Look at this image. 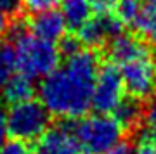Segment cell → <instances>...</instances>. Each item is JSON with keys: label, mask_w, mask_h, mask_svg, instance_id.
<instances>
[{"label": "cell", "mask_w": 156, "mask_h": 154, "mask_svg": "<svg viewBox=\"0 0 156 154\" xmlns=\"http://www.w3.org/2000/svg\"><path fill=\"white\" fill-rule=\"evenodd\" d=\"M11 49L14 68L31 80L47 76L52 69H56L61 57V50L56 47V44L47 42L37 37L33 31H26L23 28H17L14 31Z\"/></svg>", "instance_id": "cell-2"}, {"label": "cell", "mask_w": 156, "mask_h": 154, "mask_svg": "<svg viewBox=\"0 0 156 154\" xmlns=\"http://www.w3.org/2000/svg\"><path fill=\"white\" fill-rule=\"evenodd\" d=\"M66 23L62 17L61 11L50 9V11H44L35 14L33 21H31V31L37 37L56 44L59 40H62L64 31H66Z\"/></svg>", "instance_id": "cell-10"}, {"label": "cell", "mask_w": 156, "mask_h": 154, "mask_svg": "<svg viewBox=\"0 0 156 154\" xmlns=\"http://www.w3.org/2000/svg\"><path fill=\"white\" fill-rule=\"evenodd\" d=\"M33 154H85L82 145L78 144L73 128L64 125L49 128L37 140Z\"/></svg>", "instance_id": "cell-8"}, {"label": "cell", "mask_w": 156, "mask_h": 154, "mask_svg": "<svg viewBox=\"0 0 156 154\" xmlns=\"http://www.w3.org/2000/svg\"><path fill=\"white\" fill-rule=\"evenodd\" d=\"M142 132L139 142H156V92L151 95L142 107Z\"/></svg>", "instance_id": "cell-15"}, {"label": "cell", "mask_w": 156, "mask_h": 154, "mask_svg": "<svg viewBox=\"0 0 156 154\" xmlns=\"http://www.w3.org/2000/svg\"><path fill=\"white\" fill-rule=\"evenodd\" d=\"M9 28H11V14L0 9V37H4L9 31Z\"/></svg>", "instance_id": "cell-22"}, {"label": "cell", "mask_w": 156, "mask_h": 154, "mask_svg": "<svg viewBox=\"0 0 156 154\" xmlns=\"http://www.w3.org/2000/svg\"><path fill=\"white\" fill-rule=\"evenodd\" d=\"M50 123V113L38 100H24L12 104L7 111V125L9 135L19 142H33L38 140L47 130Z\"/></svg>", "instance_id": "cell-4"}, {"label": "cell", "mask_w": 156, "mask_h": 154, "mask_svg": "<svg viewBox=\"0 0 156 154\" xmlns=\"http://www.w3.org/2000/svg\"><path fill=\"white\" fill-rule=\"evenodd\" d=\"M125 85L122 75L113 62L99 68L95 78L94 97H92V109L102 114H113L116 107L125 99Z\"/></svg>", "instance_id": "cell-6"}, {"label": "cell", "mask_w": 156, "mask_h": 154, "mask_svg": "<svg viewBox=\"0 0 156 154\" xmlns=\"http://www.w3.org/2000/svg\"><path fill=\"white\" fill-rule=\"evenodd\" d=\"M99 57L90 49L73 50L56 69L42 78L40 102L52 116L61 120H80L92 109Z\"/></svg>", "instance_id": "cell-1"}, {"label": "cell", "mask_w": 156, "mask_h": 154, "mask_svg": "<svg viewBox=\"0 0 156 154\" xmlns=\"http://www.w3.org/2000/svg\"><path fill=\"white\" fill-rule=\"evenodd\" d=\"M0 154H33V151L24 142H19V140H14L12 138L11 142H5L2 145Z\"/></svg>", "instance_id": "cell-19"}, {"label": "cell", "mask_w": 156, "mask_h": 154, "mask_svg": "<svg viewBox=\"0 0 156 154\" xmlns=\"http://www.w3.org/2000/svg\"><path fill=\"white\" fill-rule=\"evenodd\" d=\"M7 137H9V125H7V111L2 107L0 104V149L2 145L7 142Z\"/></svg>", "instance_id": "cell-20"}, {"label": "cell", "mask_w": 156, "mask_h": 154, "mask_svg": "<svg viewBox=\"0 0 156 154\" xmlns=\"http://www.w3.org/2000/svg\"><path fill=\"white\" fill-rule=\"evenodd\" d=\"M73 133L85 154H104L122 142L125 128L113 114L95 113L75 123Z\"/></svg>", "instance_id": "cell-3"}, {"label": "cell", "mask_w": 156, "mask_h": 154, "mask_svg": "<svg viewBox=\"0 0 156 154\" xmlns=\"http://www.w3.org/2000/svg\"><path fill=\"white\" fill-rule=\"evenodd\" d=\"M142 0H118L115 4V16L123 26H134L139 17Z\"/></svg>", "instance_id": "cell-16"}, {"label": "cell", "mask_w": 156, "mask_h": 154, "mask_svg": "<svg viewBox=\"0 0 156 154\" xmlns=\"http://www.w3.org/2000/svg\"><path fill=\"white\" fill-rule=\"evenodd\" d=\"M134 28L140 33V38L146 44L156 49V0H142Z\"/></svg>", "instance_id": "cell-12"}, {"label": "cell", "mask_w": 156, "mask_h": 154, "mask_svg": "<svg viewBox=\"0 0 156 154\" xmlns=\"http://www.w3.org/2000/svg\"><path fill=\"white\" fill-rule=\"evenodd\" d=\"M149 50H151L149 45L146 44L142 38L134 37V35H125V33L116 35L109 42V47H108L111 62L115 66H120V64L127 62V61L135 59V57H139V55L146 54Z\"/></svg>", "instance_id": "cell-9"}, {"label": "cell", "mask_w": 156, "mask_h": 154, "mask_svg": "<svg viewBox=\"0 0 156 154\" xmlns=\"http://www.w3.org/2000/svg\"><path fill=\"white\" fill-rule=\"evenodd\" d=\"M113 116L120 121L125 130H132V128L139 127L142 121V106L140 100L134 99V97H125L122 100V104L116 107V111L113 113Z\"/></svg>", "instance_id": "cell-14"}, {"label": "cell", "mask_w": 156, "mask_h": 154, "mask_svg": "<svg viewBox=\"0 0 156 154\" xmlns=\"http://www.w3.org/2000/svg\"><path fill=\"white\" fill-rule=\"evenodd\" d=\"M137 154H156V142H139Z\"/></svg>", "instance_id": "cell-23"}, {"label": "cell", "mask_w": 156, "mask_h": 154, "mask_svg": "<svg viewBox=\"0 0 156 154\" xmlns=\"http://www.w3.org/2000/svg\"><path fill=\"white\" fill-rule=\"evenodd\" d=\"M59 2H61V0H19V4H21L26 11L33 12V14L56 9V5Z\"/></svg>", "instance_id": "cell-18"}, {"label": "cell", "mask_w": 156, "mask_h": 154, "mask_svg": "<svg viewBox=\"0 0 156 154\" xmlns=\"http://www.w3.org/2000/svg\"><path fill=\"white\" fill-rule=\"evenodd\" d=\"M104 154H137V149H134L130 142H120Z\"/></svg>", "instance_id": "cell-21"}, {"label": "cell", "mask_w": 156, "mask_h": 154, "mask_svg": "<svg viewBox=\"0 0 156 154\" xmlns=\"http://www.w3.org/2000/svg\"><path fill=\"white\" fill-rule=\"evenodd\" d=\"M122 23L115 16V12H97L85 23L82 28H78V42L85 47H99V45L111 42L116 35L122 33Z\"/></svg>", "instance_id": "cell-7"}, {"label": "cell", "mask_w": 156, "mask_h": 154, "mask_svg": "<svg viewBox=\"0 0 156 154\" xmlns=\"http://www.w3.org/2000/svg\"><path fill=\"white\" fill-rule=\"evenodd\" d=\"M17 7H19V0H0V9L7 11L9 14L14 12Z\"/></svg>", "instance_id": "cell-24"}, {"label": "cell", "mask_w": 156, "mask_h": 154, "mask_svg": "<svg viewBox=\"0 0 156 154\" xmlns=\"http://www.w3.org/2000/svg\"><path fill=\"white\" fill-rule=\"evenodd\" d=\"M14 71V57H12V49L9 45L0 44V94L12 76Z\"/></svg>", "instance_id": "cell-17"}, {"label": "cell", "mask_w": 156, "mask_h": 154, "mask_svg": "<svg viewBox=\"0 0 156 154\" xmlns=\"http://www.w3.org/2000/svg\"><path fill=\"white\" fill-rule=\"evenodd\" d=\"M125 92L137 100L149 99L156 92V59L153 52H146L120 66Z\"/></svg>", "instance_id": "cell-5"}, {"label": "cell", "mask_w": 156, "mask_h": 154, "mask_svg": "<svg viewBox=\"0 0 156 154\" xmlns=\"http://www.w3.org/2000/svg\"><path fill=\"white\" fill-rule=\"evenodd\" d=\"M2 95L11 104H17V102H24V100L33 99L35 95L33 80L21 75V73L19 75H12L9 78V82L5 83L4 90H2Z\"/></svg>", "instance_id": "cell-13"}, {"label": "cell", "mask_w": 156, "mask_h": 154, "mask_svg": "<svg viewBox=\"0 0 156 154\" xmlns=\"http://www.w3.org/2000/svg\"><path fill=\"white\" fill-rule=\"evenodd\" d=\"M61 14L68 28L78 30L94 14L90 0H61Z\"/></svg>", "instance_id": "cell-11"}]
</instances>
